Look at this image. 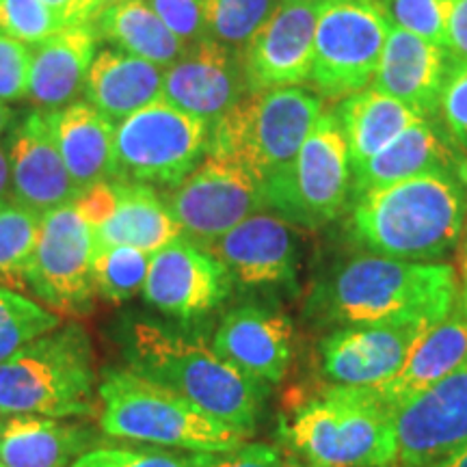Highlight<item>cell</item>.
I'll list each match as a JSON object with an SVG mask.
<instances>
[{
    "instance_id": "24",
    "label": "cell",
    "mask_w": 467,
    "mask_h": 467,
    "mask_svg": "<svg viewBox=\"0 0 467 467\" xmlns=\"http://www.w3.org/2000/svg\"><path fill=\"white\" fill-rule=\"evenodd\" d=\"M58 151L83 192L93 184L117 180L115 124L87 100L48 110Z\"/></svg>"
},
{
    "instance_id": "29",
    "label": "cell",
    "mask_w": 467,
    "mask_h": 467,
    "mask_svg": "<svg viewBox=\"0 0 467 467\" xmlns=\"http://www.w3.org/2000/svg\"><path fill=\"white\" fill-rule=\"evenodd\" d=\"M334 110L347 139L353 167L372 159L394 139H399L407 128L424 119L405 102L396 100L375 87H366L342 98L334 104Z\"/></svg>"
},
{
    "instance_id": "35",
    "label": "cell",
    "mask_w": 467,
    "mask_h": 467,
    "mask_svg": "<svg viewBox=\"0 0 467 467\" xmlns=\"http://www.w3.org/2000/svg\"><path fill=\"white\" fill-rule=\"evenodd\" d=\"M389 26L448 48V26L457 0H379Z\"/></svg>"
},
{
    "instance_id": "20",
    "label": "cell",
    "mask_w": 467,
    "mask_h": 467,
    "mask_svg": "<svg viewBox=\"0 0 467 467\" xmlns=\"http://www.w3.org/2000/svg\"><path fill=\"white\" fill-rule=\"evenodd\" d=\"M426 327H336L318 344L320 372L337 388H383Z\"/></svg>"
},
{
    "instance_id": "12",
    "label": "cell",
    "mask_w": 467,
    "mask_h": 467,
    "mask_svg": "<svg viewBox=\"0 0 467 467\" xmlns=\"http://www.w3.org/2000/svg\"><path fill=\"white\" fill-rule=\"evenodd\" d=\"M96 238L74 203L50 210L39 221V236L28 260L25 284L52 312L87 317L96 306L93 288Z\"/></svg>"
},
{
    "instance_id": "8",
    "label": "cell",
    "mask_w": 467,
    "mask_h": 467,
    "mask_svg": "<svg viewBox=\"0 0 467 467\" xmlns=\"http://www.w3.org/2000/svg\"><path fill=\"white\" fill-rule=\"evenodd\" d=\"M353 165L334 107L309 130L284 178L265 189L266 208L301 227H323L350 206Z\"/></svg>"
},
{
    "instance_id": "43",
    "label": "cell",
    "mask_w": 467,
    "mask_h": 467,
    "mask_svg": "<svg viewBox=\"0 0 467 467\" xmlns=\"http://www.w3.org/2000/svg\"><path fill=\"white\" fill-rule=\"evenodd\" d=\"M44 3L63 26L87 25L98 16L96 0H44Z\"/></svg>"
},
{
    "instance_id": "26",
    "label": "cell",
    "mask_w": 467,
    "mask_h": 467,
    "mask_svg": "<svg viewBox=\"0 0 467 467\" xmlns=\"http://www.w3.org/2000/svg\"><path fill=\"white\" fill-rule=\"evenodd\" d=\"M467 366V317L459 301L448 317L426 327L409 348L405 364L389 383H385L381 394L392 402L405 400L407 396L422 392L441 379L463 370Z\"/></svg>"
},
{
    "instance_id": "45",
    "label": "cell",
    "mask_w": 467,
    "mask_h": 467,
    "mask_svg": "<svg viewBox=\"0 0 467 467\" xmlns=\"http://www.w3.org/2000/svg\"><path fill=\"white\" fill-rule=\"evenodd\" d=\"M14 200V189H11V169L7 145L0 143V202Z\"/></svg>"
},
{
    "instance_id": "33",
    "label": "cell",
    "mask_w": 467,
    "mask_h": 467,
    "mask_svg": "<svg viewBox=\"0 0 467 467\" xmlns=\"http://www.w3.org/2000/svg\"><path fill=\"white\" fill-rule=\"evenodd\" d=\"M277 5L279 0H203L206 35L227 48L243 52Z\"/></svg>"
},
{
    "instance_id": "37",
    "label": "cell",
    "mask_w": 467,
    "mask_h": 467,
    "mask_svg": "<svg viewBox=\"0 0 467 467\" xmlns=\"http://www.w3.org/2000/svg\"><path fill=\"white\" fill-rule=\"evenodd\" d=\"M69 467H200L195 452H167L156 448H93Z\"/></svg>"
},
{
    "instance_id": "51",
    "label": "cell",
    "mask_w": 467,
    "mask_h": 467,
    "mask_svg": "<svg viewBox=\"0 0 467 467\" xmlns=\"http://www.w3.org/2000/svg\"><path fill=\"white\" fill-rule=\"evenodd\" d=\"M463 273H467V247H465V255H463Z\"/></svg>"
},
{
    "instance_id": "3",
    "label": "cell",
    "mask_w": 467,
    "mask_h": 467,
    "mask_svg": "<svg viewBox=\"0 0 467 467\" xmlns=\"http://www.w3.org/2000/svg\"><path fill=\"white\" fill-rule=\"evenodd\" d=\"M124 358L137 375L182 396L232 429L254 433L266 388L227 364L213 347L175 334L156 320H134L126 331Z\"/></svg>"
},
{
    "instance_id": "30",
    "label": "cell",
    "mask_w": 467,
    "mask_h": 467,
    "mask_svg": "<svg viewBox=\"0 0 467 467\" xmlns=\"http://www.w3.org/2000/svg\"><path fill=\"white\" fill-rule=\"evenodd\" d=\"M91 25L98 39L109 42L110 48L143 58L162 69L171 67L186 50L145 0H128L102 9Z\"/></svg>"
},
{
    "instance_id": "32",
    "label": "cell",
    "mask_w": 467,
    "mask_h": 467,
    "mask_svg": "<svg viewBox=\"0 0 467 467\" xmlns=\"http://www.w3.org/2000/svg\"><path fill=\"white\" fill-rule=\"evenodd\" d=\"M37 213L20 202H0V284L26 285L25 275L39 236Z\"/></svg>"
},
{
    "instance_id": "15",
    "label": "cell",
    "mask_w": 467,
    "mask_h": 467,
    "mask_svg": "<svg viewBox=\"0 0 467 467\" xmlns=\"http://www.w3.org/2000/svg\"><path fill=\"white\" fill-rule=\"evenodd\" d=\"M232 288L227 268L208 249L178 238L150 258L143 299L167 317L189 323L214 312Z\"/></svg>"
},
{
    "instance_id": "40",
    "label": "cell",
    "mask_w": 467,
    "mask_h": 467,
    "mask_svg": "<svg viewBox=\"0 0 467 467\" xmlns=\"http://www.w3.org/2000/svg\"><path fill=\"white\" fill-rule=\"evenodd\" d=\"M440 115L448 134L467 151V61L454 58L443 85Z\"/></svg>"
},
{
    "instance_id": "11",
    "label": "cell",
    "mask_w": 467,
    "mask_h": 467,
    "mask_svg": "<svg viewBox=\"0 0 467 467\" xmlns=\"http://www.w3.org/2000/svg\"><path fill=\"white\" fill-rule=\"evenodd\" d=\"M186 241L208 249L251 214L266 210L265 184L247 167L221 151L203 159L165 195Z\"/></svg>"
},
{
    "instance_id": "46",
    "label": "cell",
    "mask_w": 467,
    "mask_h": 467,
    "mask_svg": "<svg viewBox=\"0 0 467 467\" xmlns=\"http://www.w3.org/2000/svg\"><path fill=\"white\" fill-rule=\"evenodd\" d=\"M11 124H14V110L9 109V104L0 102V139L7 134Z\"/></svg>"
},
{
    "instance_id": "28",
    "label": "cell",
    "mask_w": 467,
    "mask_h": 467,
    "mask_svg": "<svg viewBox=\"0 0 467 467\" xmlns=\"http://www.w3.org/2000/svg\"><path fill=\"white\" fill-rule=\"evenodd\" d=\"M93 433L63 418L11 416L0 426L3 467H69L93 451Z\"/></svg>"
},
{
    "instance_id": "10",
    "label": "cell",
    "mask_w": 467,
    "mask_h": 467,
    "mask_svg": "<svg viewBox=\"0 0 467 467\" xmlns=\"http://www.w3.org/2000/svg\"><path fill=\"white\" fill-rule=\"evenodd\" d=\"M210 126L159 100L115 126L117 180L148 186H178L200 165Z\"/></svg>"
},
{
    "instance_id": "27",
    "label": "cell",
    "mask_w": 467,
    "mask_h": 467,
    "mask_svg": "<svg viewBox=\"0 0 467 467\" xmlns=\"http://www.w3.org/2000/svg\"><path fill=\"white\" fill-rule=\"evenodd\" d=\"M96 249L134 247L154 255L182 236L165 197L151 186L119 180V200L107 223L93 227Z\"/></svg>"
},
{
    "instance_id": "36",
    "label": "cell",
    "mask_w": 467,
    "mask_h": 467,
    "mask_svg": "<svg viewBox=\"0 0 467 467\" xmlns=\"http://www.w3.org/2000/svg\"><path fill=\"white\" fill-rule=\"evenodd\" d=\"M66 28L44 0H0V33L26 46H37Z\"/></svg>"
},
{
    "instance_id": "7",
    "label": "cell",
    "mask_w": 467,
    "mask_h": 467,
    "mask_svg": "<svg viewBox=\"0 0 467 467\" xmlns=\"http://www.w3.org/2000/svg\"><path fill=\"white\" fill-rule=\"evenodd\" d=\"M323 110V98L306 87L247 91L213 126L208 150L232 156L266 189L288 173Z\"/></svg>"
},
{
    "instance_id": "13",
    "label": "cell",
    "mask_w": 467,
    "mask_h": 467,
    "mask_svg": "<svg viewBox=\"0 0 467 467\" xmlns=\"http://www.w3.org/2000/svg\"><path fill=\"white\" fill-rule=\"evenodd\" d=\"M392 467H443L467 451V366L396 402Z\"/></svg>"
},
{
    "instance_id": "6",
    "label": "cell",
    "mask_w": 467,
    "mask_h": 467,
    "mask_svg": "<svg viewBox=\"0 0 467 467\" xmlns=\"http://www.w3.org/2000/svg\"><path fill=\"white\" fill-rule=\"evenodd\" d=\"M93 364L85 327H57L0 364V411L5 416H91L98 381Z\"/></svg>"
},
{
    "instance_id": "48",
    "label": "cell",
    "mask_w": 467,
    "mask_h": 467,
    "mask_svg": "<svg viewBox=\"0 0 467 467\" xmlns=\"http://www.w3.org/2000/svg\"><path fill=\"white\" fill-rule=\"evenodd\" d=\"M443 467H467V451H463L459 457H454L451 463H446Z\"/></svg>"
},
{
    "instance_id": "47",
    "label": "cell",
    "mask_w": 467,
    "mask_h": 467,
    "mask_svg": "<svg viewBox=\"0 0 467 467\" xmlns=\"http://www.w3.org/2000/svg\"><path fill=\"white\" fill-rule=\"evenodd\" d=\"M279 467H307L306 463H303L301 459H296V457H285V459H282V463H279Z\"/></svg>"
},
{
    "instance_id": "23",
    "label": "cell",
    "mask_w": 467,
    "mask_h": 467,
    "mask_svg": "<svg viewBox=\"0 0 467 467\" xmlns=\"http://www.w3.org/2000/svg\"><path fill=\"white\" fill-rule=\"evenodd\" d=\"M98 52L91 22L61 28L46 42L33 46L26 100L42 110H57L85 96L87 74Z\"/></svg>"
},
{
    "instance_id": "5",
    "label": "cell",
    "mask_w": 467,
    "mask_h": 467,
    "mask_svg": "<svg viewBox=\"0 0 467 467\" xmlns=\"http://www.w3.org/2000/svg\"><path fill=\"white\" fill-rule=\"evenodd\" d=\"M98 396L102 431L117 440L184 452H225L249 437L130 368L102 370Z\"/></svg>"
},
{
    "instance_id": "25",
    "label": "cell",
    "mask_w": 467,
    "mask_h": 467,
    "mask_svg": "<svg viewBox=\"0 0 467 467\" xmlns=\"http://www.w3.org/2000/svg\"><path fill=\"white\" fill-rule=\"evenodd\" d=\"M165 69L117 48H102L87 74L85 100L117 126L150 104L162 100Z\"/></svg>"
},
{
    "instance_id": "16",
    "label": "cell",
    "mask_w": 467,
    "mask_h": 467,
    "mask_svg": "<svg viewBox=\"0 0 467 467\" xmlns=\"http://www.w3.org/2000/svg\"><path fill=\"white\" fill-rule=\"evenodd\" d=\"M210 254L243 288H292L299 268V234L273 210H260L217 238Z\"/></svg>"
},
{
    "instance_id": "31",
    "label": "cell",
    "mask_w": 467,
    "mask_h": 467,
    "mask_svg": "<svg viewBox=\"0 0 467 467\" xmlns=\"http://www.w3.org/2000/svg\"><path fill=\"white\" fill-rule=\"evenodd\" d=\"M61 325L63 320L57 312L20 295L11 285L0 284V364Z\"/></svg>"
},
{
    "instance_id": "41",
    "label": "cell",
    "mask_w": 467,
    "mask_h": 467,
    "mask_svg": "<svg viewBox=\"0 0 467 467\" xmlns=\"http://www.w3.org/2000/svg\"><path fill=\"white\" fill-rule=\"evenodd\" d=\"M200 467H279L282 451L273 443L244 441L225 452H195Z\"/></svg>"
},
{
    "instance_id": "17",
    "label": "cell",
    "mask_w": 467,
    "mask_h": 467,
    "mask_svg": "<svg viewBox=\"0 0 467 467\" xmlns=\"http://www.w3.org/2000/svg\"><path fill=\"white\" fill-rule=\"evenodd\" d=\"M244 93L243 52L210 37L189 46L162 78V100L202 119L210 130Z\"/></svg>"
},
{
    "instance_id": "18",
    "label": "cell",
    "mask_w": 467,
    "mask_h": 467,
    "mask_svg": "<svg viewBox=\"0 0 467 467\" xmlns=\"http://www.w3.org/2000/svg\"><path fill=\"white\" fill-rule=\"evenodd\" d=\"M295 327L288 314L262 303H243L221 318L213 348L255 383L277 385L288 375Z\"/></svg>"
},
{
    "instance_id": "9",
    "label": "cell",
    "mask_w": 467,
    "mask_h": 467,
    "mask_svg": "<svg viewBox=\"0 0 467 467\" xmlns=\"http://www.w3.org/2000/svg\"><path fill=\"white\" fill-rule=\"evenodd\" d=\"M389 22L379 0H323L314 37L309 83L323 100L370 87L381 61Z\"/></svg>"
},
{
    "instance_id": "14",
    "label": "cell",
    "mask_w": 467,
    "mask_h": 467,
    "mask_svg": "<svg viewBox=\"0 0 467 467\" xmlns=\"http://www.w3.org/2000/svg\"><path fill=\"white\" fill-rule=\"evenodd\" d=\"M320 5L323 0H279L273 16L243 50L249 93L309 83Z\"/></svg>"
},
{
    "instance_id": "34",
    "label": "cell",
    "mask_w": 467,
    "mask_h": 467,
    "mask_svg": "<svg viewBox=\"0 0 467 467\" xmlns=\"http://www.w3.org/2000/svg\"><path fill=\"white\" fill-rule=\"evenodd\" d=\"M151 255L134 247L96 249L93 258V288L102 301L126 303L143 292Z\"/></svg>"
},
{
    "instance_id": "42",
    "label": "cell",
    "mask_w": 467,
    "mask_h": 467,
    "mask_svg": "<svg viewBox=\"0 0 467 467\" xmlns=\"http://www.w3.org/2000/svg\"><path fill=\"white\" fill-rule=\"evenodd\" d=\"M117 200H119V180H107V182L93 184L74 200V208L91 227L107 223L110 214L115 213Z\"/></svg>"
},
{
    "instance_id": "38",
    "label": "cell",
    "mask_w": 467,
    "mask_h": 467,
    "mask_svg": "<svg viewBox=\"0 0 467 467\" xmlns=\"http://www.w3.org/2000/svg\"><path fill=\"white\" fill-rule=\"evenodd\" d=\"M186 48L206 39L203 0H145Z\"/></svg>"
},
{
    "instance_id": "2",
    "label": "cell",
    "mask_w": 467,
    "mask_h": 467,
    "mask_svg": "<svg viewBox=\"0 0 467 467\" xmlns=\"http://www.w3.org/2000/svg\"><path fill=\"white\" fill-rule=\"evenodd\" d=\"M350 236L368 254L433 262L451 254L467 219V182L429 173L361 192L350 202Z\"/></svg>"
},
{
    "instance_id": "50",
    "label": "cell",
    "mask_w": 467,
    "mask_h": 467,
    "mask_svg": "<svg viewBox=\"0 0 467 467\" xmlns=\"http://www.w3.org/2000/svg\"><path fill=\"white\" fill-rule=\"evenodd\" d=\"M459 306H461V309H463V314L467 317V273H463V295H461Z\"/></svg>"
},
{
    "instance_id": "19",
    "label": "cell",
    "mask_w": 467,
    "mask_h": 467,
    "mask_svg": "<svg viewBox=\"0 0 467 467\" xmlns=\"http://www.w3.org/2000/svg\"><path fill=\"white\" fill-rule=\"evenodd\" d=\"M7 154L14 200L39 217L74 203L78 197L80 191L76 189L58 151L48 110L33 109L16 121L9 134Z\"/></svg>"
},
{
    "instance_id": "49",
    "label": "cell",
    "mask_w": 467,
    "mask_h": 467,
    "mask_svg": "<svg viewBox=\"0 0 467 467\" xmlns=\"http://www.w3.org/2000/svg\"><path fill=\"white\" fill-rule=\"evenodd\" d=\"M119 3H128V0H96L98 14H100L102 9H107V7H113V5H119Z\"/></svg>"
},
{
    "instance_id": "39",
    "label": "cell",
    "mask_w": 467,
    "mask_h": 467,
    "mask_svg": "<svg viewBox=\"0 0 467 467\" xmlns=\"http://www.w3.org/2000/svg\"><path fill=\"white\" fill-rule=\"evenodd\" d=\"M31 46L0 33V102L25 100L31 72Z\"/></svg>"
},
{
    "instance_id": "21",
    "label": "cell",
    "mask_w": 467,
    "mask_h": 467,
    "mask_svg": "<svg viewBox=\"0 0 467 467\" xmlns=\"http://www.w3.org/2000/svg\"><path fill=\"white\" fill-rule=\"evenodd\" d=\"M452 63L454 57L448 48L389 26L370 87L405 102L424 119H431L440 115L443 85Z\"/></svg>"
},
{
    "instance_id": "22",
    "label": "cell",
    "mask_w": 467,
    "mask_h": 467,
    "mask_svg": "<svg viewBox=\"0 0 467 467\" xmlns=\"http://www.w3.org/2000/svg\"><path fill=\"white\" fill-rule=\"evenodd\" d=\"M429 173H451L467 182V151L429 119H422L372 159L353 167L350 202L370 189Z\"/></svg>"
},
{
    "instance_id": "4",
    "label": "cell",
    "mask_w": 467,
    "mask_h": 467,
    "mask_svg": "<svg viewBox=\"0 0 467 467\" xmlns=\"http://www.w3.org/2000/svg\"><path fill=\"white\" fill-rule=\"evenodd\" d=\"M392 402L379 388H337L292 413L284 437L307 467H392Z\"/></svg>"
},
{
    "instance_id": "1",
    "label": "cell",
    "mask_w": 467,
    "mask_h": 467,
    "mask_svg": "<svg viewBox=\"0 0 467 467\" xmlns=\"http://www.w3.org/2000/svg\"><path fill=\"white\" fill-rule=\"evenodd\" d=\"M459 301L454 268L361 254L337 265L312 295V312L336 327H431Z\"/></svg>"
},
{
    "instance_id": "52",
    "label": "cell",
    "mask_w": 467,
    "mask_h": 467,
    "mask_svg": "<svg viewBox=\"0 0 467 467\" xmlns=\"http://www.w3.org/2000/svg\"><path fill=\"white\" fill-rule=\"evenodd\" d=\"M3 416H5V413H3V411H0V426H3V422H5V420H3Z\"/></svg>"
},
{
    "instance_id": "44",
    "label": "cell",
    "mask_w": 467,
    "mask_h": 467,
    "mask_svg": "<svg viewBox=\"0 0 467 467\" xmlns=\"http://www.w3.org/2000/svg\"><path fill=\"white\" fill-rule=\"evenodd\" d=\"M448 50L454 58L467 61V0H457L448 26Z\"/></svg>"
},
{
    "instance_id": "53",
    "label": "cell",
    "mask_w": 467,
    "mask_h": 467,
    "mask_svg": "<svg viewBox=\"0 0 467 467\" xmlns=\"http://www.w3.org/2000/svg\"><path fill=\"white\" fill-rule=\"evenodd\" d=\"M0 467H3V465H0Z\"/></svg>"
}]
</instances>
